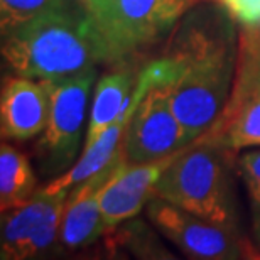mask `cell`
Listing matches in <instances>:
<instances>
[{
	"label": "cell",
	"instance_id": "1",
	"mask_svg": "<svg viewBox=\"0 0 260 260\" xmlns=\"http://www.w3.org/2000/svg\"><path fill=\"white\" fill-rule=\"evenodd\" d=\"M201 4L179 20L162 54L145 66L154 86L168 93L188 144L221 117L238 58L235 20L223 7Z\"/></svg>",
	"mask_w": 260,
	"mask_h": 260
},
{
	"label": "cell",
	"instance_id": "2",
	"mask_svg": "<svg viewBox=\"0 0 260 260\" xmlns=\"http://www.w3.org/2000/svg\"><path fill=\"white\" fill-rule=\"evenodd\" d=\"M2 58L19 76L63 80L107 63L90 12L78 0L2 34Z\"/></svg>",
	"mask_w": 260,
	"mask_h": 260
},
{
	"label": "cell",
	"instance_id": "3",
	"mask_svg": "<svg viewBox=\"0 0 260 260\" xmlns=\"http://www.w3.org/2000/svg\"><path fill=\"white\" fill-rule=\"evenodd\" d=\"M225 144L201 135L176 154L155 183L154 196L216 225L237 230V205Z\"/></svg>",
	"mask_w": 260,
	"mask_h": 260
},
{
	"label": "cell",
	"instance_id": "4",
	"mask_svg": "<svg viewBox=\"0 0 260 260\" xmlns=\"http://www.w3.org/2000/svg\"><path fill=\"white\" fill-rule=\"evenodd\" d=\"M96 80V66L63 80H43L49 90L51 110L36 144V159L44 176L63 174L71 168L81 145L88 98Z\"/></svg>",
	"mask_w": 260,
	"mask_h": 260
},
{
	"label": "cell",
	"instance_id": "5",
	"mask_svg": "<svg viewBox=\"0 0 260 260\" xmlns=\"http://www.w3.org/2000/svg\"><path fill=\"white\" fill-rule=\"evenodd\" d=\"M201 2L205 0H113L96 25L107 63H120L155 44Z\"/></svg>",
	"mask_w": 260,
	"mask_h": 260
},
{
	"label": "cell",
	"instance_id": "6",
	"mask_svg": "<svg viewBox=\"0 0 260 260\" xmlns=\"http://www.w3.org/2000/svg\"><path fill=\"white\" fill-rule=\"evenodd\" d=\"M233 152L260 145V27H243L230 98L205 134Z\"/></svg>",
	"mask_w": 260,
	"mask_h": 260
},
{
	"label": "cell",
	"instance_id": "7",
	"mask_svg": "<svg viewBox=\"0 0 260 260\" xmlns=\"http://www.w3.org/2000/svg\"><path fill=\"white\" fill-rule=\"evenodd\" d=\"M147 216L168 240L191 258H260V248L242 238L235 228L203 220L162 198H150Z\"/></svg>",
	"mask_w": 260,
	"mask_h": 260
},
{
	"label": "cell",
	"instance_id": "8",
	"mask_svg": "<svg viewBox=\"0 0 260 260\" xmlns=\"http://www.w3.org/2000/svg\"><path fill=\"white\" fill-rule=\"evenodd\" d=\"M70 191L38 189L29 201L2 211L0 258L27 260L48 252L59 240L61 221Z\"/></svg>",
	"mask_w": 260,
	"mask_h": 260
},
{
	"label": "cell",
	"instance_id": "9",
	"mask_svg": "<svg viewBox=\"0 0 260 260\" xmlns=\"http://www.w3.org/2000/svg\"><path fill=\"white\" fill-rule=\"evenodd\" d=\"M184 128L174 115L164 88L150 86L120 142L127 164H149L174 155L186 147Z\"/></svg>",
	"mask_w": 260,
	"mask_h": 260
},
{
	"label": "cell",
	"instance_id": "10",
	"mask_svg": "<svg viewBox=\"0 0 260 260\" xmlns=\"http://www.w3.org/2000/svg\"><path fill=\"white\" fill-rule=\"evenodd\" d=\"M176 154L149 164L134 166L127 164L125 159L122 160L117 173L108 179L100 193L102 218L107 232L137 216L140 210L147 206L150 198H154L155 183Z\"/></svg>",
	"mask_w": 260,
	"mask_h": 260
},
{
	"label": "cell",
	"instance_id": "11",
	"mask_svg": "<svg viewBox=\"0 0 260 260\" xmlns=\"http://www.w3.org/2000/svg\"><path fill=\"white\" fill-rule=\"evenodd\" d=\"M51 98L43 80L27 76L5 78L0 95L2 140L25 142L44 132L49 120Z\"/></svg>",
	"mask_w": 260,
	"mask_h": 260
},
{
	"label": "cell",
	"instance_id": "12",
	"mask_svg": "<svg viewBox=\"0 0 260 260\" xmlns=\"http://www.w3.org/2000/svg\"><path fill=\"white\" fill-rule=\"evenodd\" d=\"M150 86H154L152 78L149 76V73L144 68L137 76V83H135L132 93L128 95L127 102L123 103L122 110L115 120L105 128V132L96 139V142L91 147L83 149L80 159H78L75 166H71L66 173L59 174L58 178H54L51 183H48L41 189L46 191V193H59V191L64 189L71 191L78 184L85 183L91 176H95L102 169H105L118 154V150H120L123 134H125L135 110H137V107L140 105V102H142V98L149 91Z\"/></svg>",
	"mask_w": 260,
	"mask_h": 260
},
{
	"label": "cell",
	"instance_id": "13",
	"mask_svg": "<svg viewBox=\"0 0 260 260\" xmlns=\"http://www.w3.org/2000/svg\"><path fill=\"white\" fill-rule=\"evenodd\" d=\"M122 160V150H118V154L105 169H102L100 173L91 176L85 183L73 188V193L66 200L59 230V242L64 247H86L96 242L107 232L102 218L100 193L103 186L108 183V179L117 173Z\"/></svg>",
	"mask_w": 260,
	"mask_h": 260
},
{
	"label": "cell",
	"instance_id": "14",
	"mask_svg": "<svg viewBox=\"0 0 260 260\" xmlns=\"http://www.w3.org/2000/svg\"><path fill=\"white\" fill-rule=\"evenodd\" d=\"M135 83H137V78H134L132 73L127 70L105 73L96 81L83 149L91 147L96 139L105 132V128L115 120L123 103L132 93Z\"/></svg>",
	"mask_w": 260,
	"mask_h": 260
},
{
	"label": "cell",
	"instance_id": "15",
	"mask_svg": "<svg viewBox=\"0 0 260 260\" xmlns=\"http://www.w3.org/2000/svg\"><path fill=\"white\" fill-rule=\"evenodd\" d=\"M38 179L27 155L4 140L0 145V210L7 211L36 194Z\"/></svg>",
	"mask_w": 260,
	"mask_h": 260
},
{
	"label": "cell",
	"instance_id": "16",
	"mask_svg": "<svg viewBox=\"0 0 260 260\" xmlns=\"http://www.w3.org/2000/svg\"><path fill=\"white\" fill-rule=\"evenodd\" d=\"M75 0H0V29L9 32L51 10L66 7Z\"/></svg>",
	"mask_w": 260,
	"mask_h": 260
},
{
	"label": "cell",
	"instance_id": "17",
	"mask_svg": "<svg viewBox=\"0 0 260 260\" xmlns=\"http://www.w3.org/2000/svg\"><path fill=\"white\" fill-rule=\"evenodd\" d=\"M237 168L250 203L253 243L260 248V149H250L240 154Z\"/></svg>",
	"mask_w": 260,
	"mask_h": 260
},
{
	"label": "cell",
	"instance_id": "18",
	"mask_svg": "<svg viewBox=\"0 0 260 260\" xmlns=\"http://www.w3.org/2000/svg\"><path fill=\"white\" fill-rule=\"evenodd\" d=\"M242 27H260V0H218Z\"/></svg>",
	"mask_w": 260,
	"mask_h": 260
},
{
	"label": "cell",
	"instance_id": "19",
	"mask_svg": "<svg viewBox=\"0 0 260 260\" xmlns=\"http://www.w3.org/2000/svg\"><path fill=\"white\" fill-rule=\"evenodd\" d=\"M78 2H80L81 5H85V9L91 15L93 22H95V25H98L103 19L107 17L113 0H78Z\"/></svg>",
	"mask_w": 260,
	"mask_h": 260
}]
</instances>
